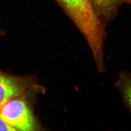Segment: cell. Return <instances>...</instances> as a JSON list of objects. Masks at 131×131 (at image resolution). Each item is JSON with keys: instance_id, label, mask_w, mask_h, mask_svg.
I'll return each instance as SVG.
<instances>
[{"instance_id": "6da1fadb", "label": "cell", "mask_w": 131, "mask_h": 131, "mask_svg": "<svg viewBox=\"0 0 131 131\" xmlns=\"http://www.w3.org/2000/svg\"><path fill=\"white\" fill-rule=\"evenodd\" d=\"M86 39L101 69L103 63L104 31L89 0H56Z\"/></svg>"}, {"instance_id": "7a4b0ae2", "label": "cell", "mask_w": 131, "mask_h": 131, "mask_svg": "<svg viewBox=\"0 0 131 131\" xmlns=\"http://www.w3.org/2000/svg\"><path fill=\"white\" fill-rule=\"evenodd\" d=\"M0 115L15 130L36 129V122L29 105L19 97L12 98L0 106Z\"/></svg>"}, {"instance_id": "3957f363", "label": "cell", "mask_w": 131, "mask_h": 131, "mask_svg": "<svg viewBox=\"0 0 131 131\" xmlns=\"http://www.w3.org/2000/svg\"><path fill=\"white\" fill-rule=\"evenodd\" d=\"M26 89L22 80L0 72V106L12 98L21 96Z\"/></svg>"}, {"instance_id": "277c9868", "label": "cell", "mask_w": 131, "mask_h": 131, "mask_svg": "<svg viewBox=\"0 0 131 131\" xmlns=\"http://www.w3.org/2000/svg\"><path fill=\"white\" fill-rule=\"evenodd\" d=\"M102 23L114 17L122 3H129L130 0H89Z\"/></svg>"}, {"instance_id": "5b68a950", "label": "cell", "mask_w": 131, "mask_h": 131, "mask_svg": "<svg viewBox=\"0 0 131 131\" xmlns=\"http://www.w3.org/2000/svg\"><path fill=\"white\" fill-rule=\"evenodd\" d=\"M117 83L126 104L131 110V74L122 73Z\"/></svg>"}, {"instance_id": "8992f818", "label": "cell", "mask_w": 131, "mask_h": 131, "mask_svg": "<svg viewBox=\"0 0 131 131\" xmlns=\"http://www.w3.org/2000/svg\"><path fill=\"white\" fill-rule=\"evenodd\" d=\"M0 130H15L13 127L8 125L0 115Z\"/></svg>"}, {"instance_id": "52a82bcc", "label": "cell", "mask_w": 131, "mask_h": 131, "mask_svg": "<svg viewBox=\"0 0 131 131\" xmlns=\"http://www.w3.org/2000/svg\"><path fill=\"white\" fill-rule=\"evenodd\" d=\"M129 4H130V5H131V0H130L129 2Z\"/></svg>"}]
</instances>
